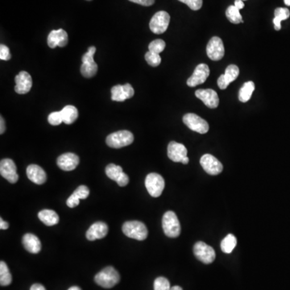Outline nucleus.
<instances>
[{
  "label": "nucleus",
  "mask_w": 290,
  "mask_h": 290,
  "mask_svg": "<svg viewBox=\"0 0 290 290\" xmlns=\"http://www.w3.org/2000/svg\"><path fill=\"white\" fill-rule=\"evenodd\" d=\"M275 20L281 22L282 21H286L290 17V12L287 8H283V7H278L275 10Z\"/></svg>",
  "instance_id": "c9c22d12"
},
{
  "label": "nucleus",
  "mask_w": 290,
  "mask_h": 290,
  "mask_svg": "<svg viewBox=\"0 0 290 290\" xmlns=\"http://www.w3.org/2000/svg\"><path fill=\"white\" fill-rule=\"evenodd\" d=\"M170 22V16L165 11L157 12L152 16L149 24V27L155 34H162L168 28Z\"/></svg>",
  "instance_id": "0eeeda50"
},
{
  "label": "nucleus",
  "mask_w": 290,
  "mask_h": 290,
  "mask_svg": "<svg viewBox=\"0 0 290 290\" xmlns=\"http://www.w3.org/2000/svg\"><path fill=\"white\" fill-rule=\"evenodd\" d=\"M0 173L10 183H16L19 179L16 164L11 159H3L0 162Z\"/></svg>",
  "instance_id": "f8f14e48"
},
{
  "label": "nucleus",
  "mask_w": 290,
  "mask_h": 290,
  "mask_svg": "<svg viewBox=\"0 0 290 290\" xmlns=\"http://www.w3.org/2000/svg\"><path fill=\"white\" fill-rule=\"evenodd\" d=\"M95 281L102 288L111 289L120 282L121 276L115 267L108 266L96 275Z\"/></svg>",
  "instance_id": "f257e3e1"
},
{
  "label": "nucleus",
  "mask_w": 290,
  "mask_h": 290,
  "mask_svg": "<svg viewBox=\"0 0 290 290\" xmlns=\"http://www.w3.org/2000/svg\"><path fill=\"white\" fill-rule=\"evenodd\" d=\"M178 1L187 5L193 11L199 10L202 7V2H203L202 0H178Z\"/></svg>",
  "instance_id": "e433bc0d"
},
{
  "label": "nucleus",
  "mask_w": 290,
  "mask_h": 290,
  "mask_svg": "<svg viewBox=\"0 0 290 290\" xmlns=\"http://www.w3.org/2000/svg\"><path fill=\"white\" fill-rule=\"evenodd\" d=\"M235 6H236V8L241 10L244 7V3L242 2V0H236L235 1Z\"/></svg>",
  "instance_id": "c03bdc74"
},
{
  "label": "nucleus",
  "mask_w": 290,
  "mask_h": 290,
  "mask_svg": "<svg viewBox=\"0 0 290 290\" xmlns=\"http://www.w3.org/2000/svg\"><path fill=\"white\" fill-rule=\"evenodd\" d=\"M27 176L30 181L37 185H42L47 180V175L45 170L37 165H30L27 167Z\"/></svg>",
  "instance_id": "412c9836"
},
{
  "label": "nucleus",
  "mask_w": 290,
  "mask_h": 290,
  "mask_svg": "<svg viewBox=\"0 0 290 290\" xmlns=\"http://www.w3.org/2000/svg\"><path fill=\"white\" fill-rule=\"evenodd\" d=\"M107 233V225L103 222H97L91 225L88 231H86V236L88 241H94L104 238Z\"/></svg>",
  "instance_id": "a211bd4d"
},
{
  "label": "nucleus",
  "mask_w": 290,
  "mask_h": 290,
  "mask_svg": "<svg viewBox=\"0 0 290 290\" xmlns=\"http://www.w3.org/2000/svg\"><path fill=\"white\" fill-rule=\"evenodd\" d=\"M203 169L210 175H218L222 172L223 166L216 157L211 154H205L200 159Z\"/></svg>",
  "instance_id": "9b49d317"
},
{
  "label": "nucleus",
  "mask_w": 290,
  "mask_h": 290,
  "mask_svg": "<svg viewBox=\"0 0 290 290\" xmlns=\"http://www.w3.org/2000/svg\"><path fill=\"white\" fill-rule=\"evenodd\" d=\"M182 290V288H181V287H180V286H173V287H172V288H171V290Z\"/></svg>",
  "instance_id": "de8ad7c7"
},
{
  "label": "nucleus",
  "mask_w": 290,
  "mask_h": 290,
  "mask_svg": "<svg viewBox=\"0 0 290 290\" xmlns=\"http://www.w3.org/2000/svg\"><path fill=\"white\" fill-rule=\"evenodd\" d=\"M189 161H190V160H189V157H186L183 160H182V161H181V163L184 164V165H187V164L189 163Z\"/></svg>",
  "instance_id": "49530a36"
},
{
  "label": "nucleus",
  "mask_w": 290,
  "mask_h": 290,
  "mask_svg": "<svg viewBox=\"0 0 290 290\" xmlns=\"http://www.w3.org/2000/svg\"><path fill=\"white\" fill-rule=\"evenodd\" d=\"M96 48L91 46L88 51L82 56V65L81 66V72L83 77H92L97 73V65L94 60V55L96 53Z\"/></svg>",
  "instance_id": "423d86ee"
},
{
  "label": "nucleus",
  "mask_w": 290,
  "mask_h": 290,
  "mask_svg": "<svg viewBox=\"0 0 290 290\" xmlns=\"http://www.w3.org/2000/svg\"><path fill=\"white\" fill-rule=\"evenodd\" d=\"M62 118H63V122L66 124H72L74 122L78 117V111L76 107L72 105H68L64 107L61 111Z\"/></svg>",
  "instance_id": "393cba45"
},
{
  "label": "nucleus",
  "mask_w": 290,
  "mask_h": 290,
  "mask_svg": "<svg viewBox=\"0 0 290 290\" xmlns=\"http://www.w3.org/2000/svg\"><path fill=\"white\" fill-rule=\"evenodd\" d=\"M206 53L212 61H219L224 57V46L221 38L214 36L210 40L206 46Z\"/></svg>",
  "instance_id": "9d476101"
},
{
  "label": "nucleus",
  "mask_w": 290,
  "mask_h": 290,
  "mask_svg": "<svg viewBox=\"0 0 290 290\" xmlns=\"http://www.w3.org/2000/svg\"><path fill=\"white\" fill-rule=\"evenodd\" d=\"M48 121L50 124L53 126L61 124V122H63V118H62L61 111H54L50 113L48 117Z\"/></svg>",
  "instance_id": "f704fd0d"
},
{
  "label": "nucleus",
  "mask_w": 290,
  "mask_h": 290,
  "mask_svg": "<svg viewBox=\"0 0 290 290\" xmlns=\"http://www.w3.org/2000/svg\"><path fill=\"white\" fill-rule=\"evenodd\" d=\"M89 194H90V191L87 186H78L71 197L67 199L66 204L71 208H74L79 204L80 199H86L88 197Z\"/></svg>",
  "instance_id": "4be33fe9"
},
{
  "label": "nucleus",
  "mask_w": 290,
  "mask_h": 290,
  "mask_svg": "<svg viewBox=\"0 0 290 290\" xmlns=\"http://www.w3.org/2000/svg\"><path fill=\"white\" fill-rule=\"evenodd\" d=\"M169 281L166 277H157L154 281V290H170Z\"/></svg>",
  "instance_id": "72a5a7b5"
},
{
  "label": "nucleus",
  "mask_w": 290,
  "mask_h": 290,
  "mask_svg": "<svg viewBox=\"0 0 290 290\" xmlns=\"http://www.w3.org/2000/svg\"><path fill=\"white\" fill-rule=\"evenodd\" d=\"M0 59L2 61H8L11 59L9 48L4 45L0 46Z\"/></svg>",
  "instance_id": "4c0bfd02"
},
{
  "label": "nucleus",
  "mask_w": 290,
  "mask_h": 290,
  "mask_svg": "<svg viewBox=\"0 0 290 290\" xmlns=\"http://www.w3.org/2000/svg\"><path fill=\"white\" fill-rule=\"evenodd\" d=\"M15 81H16L15 91L19 95H25L28 93L30 90L32 89V77L26 71H21L19 72V74L16 76Z\"/></svg>",
  "instance_id": "dca6fc26"
},
{
  "label": "nucleus",
  "mask_w": 290,
  "mask_h": 290,
  "mask_svg": "<svg viewBox=\"0 0 290 290\" xmlns=\"http://www.w3.org/2000/svg\"><path fill=\"white\" fill-rule=\"evenodd\" d=\"M12 277L9 268L3 261L0 262V285L1 286H9L12 283Z\"/></svg>",
  "instance_id": "cd10ccee"
},
{
  "label": "nucleus",
  "mask_w": 290,
  "mask_h": 290,
  "mask_svg": "<svg viewBox=\"0 0 290 290\" xmlns=\"http://www.w3.org/2000/svg\"><path fill=\"white\" fill-rule=\"evenodd\" d=\"M0 134H3V132H5V129H6V127H5V121L2 118V116H1V118H0Z\"/></svg>",
  "instance_id": "a18cd8bd"
},
{
  "label": "nucleus",
  "mask_w": 290,
  "mask_h": 290,
  "mask_svg": "<svg viewBox=\"0 0 290 290\" xmlns=\"http://www.w3.org/2000/svg\"><path fill=\"white\" fill-rule=\"evenodd\" d=\"M106 174L110 179L117 181L120 176L122 174V169L121 166H116L115 164H110L106 167Z\"/></svg>",
  "instance_id": "c756f323"
},
{
  "label": "nucleus",
  "mask_w": 290,
  "mask_h": 290,
  "mask_svg": "<svg viewBox=\"0 0 290 290\" xmlns=\"http://www.w3.org/2000/svg\"><path fill=\"white\" fill-rule=\"evenodd\" d=\"M242 1H243V0H242Z\"/></svg>",
  "instance_id": "3c124183"
},
{
  "label": "nucleus",
  "mask_w": 290,
  "mask_h": 290,
  "mask_svg": "<svg viewBox=\"0 0 290 290\" xmlns=\"http://www.w3.org/2000/svg\"><path fill=\"white\" fill-rule=\"evenodd\" d=\"M39 219L43 222L44 224L48 227H52L59 222V216L54 211L52 210H43L38 213Z\"/></svg>",
  "instance_id": "b1692460"
},
{
  "label": "nucleus",
  "mask_w": 290,
  "mask_h": 290,
  "mask_svg": "<svg viewBox=\"0 0 290 290\" xmlns=\"http://www.w3.org/2000/svg\"><path fill=\"white\" fill-rule=\"evenodd\" d=\"M8 227H9L8 222H5L4 220L1 218H0V228H1V230H7Z\"/></svg>",
  "instance_id": "79ce46f5"
},
{
  "label": "nucleus",
  "mask_w": 290,
  "mask_h": 290,
  "mask_svg": "<svg viewBox=\"0 0 290 290\" xmlns=\"http://www.w3.org/2000/svg\"><path fill=\"white\" fill-rule=\"evenodd\" d=\"M24 247L30 253L37 254L41 252V242L37 236L33 234H25L22 240Z\"/></svg>",
  "instance_id": "5701e85b"
},
{
  "label": "nucleus",
  "mask_w": 290,
  "mask_h": 290,
  "mask_svg": "<svg viewBox=\"0 0 290 290\" xmlns=\"http://www.w3.org/2000/svg\"><path fill=\"white\" fill-rule=\"evenodd\" d=\"M30 290H46V288L44 287L41 284H34L31 286Z\"/></svg>",
  "instance_id": "37998d69"
},
{
  "label": "nucleus",
  "mask_w": 290,
  "mask_h": 290,
  "mask_svg": "<svg viewBox=\"0 0 290 290\" xmlns=\"http://www.w3.org/2000/svg\"><path fill=\"white\" fill-rule=\"evenodd\" d=\"M125 236L137 241H145L147 237V229L145 223L140 221H127L122 227Z\"/></svg>",
  "instance_id": "f03ea898"
},
{
  "label": "nucleus",
  "mask_w": 290,
  "mask_h": 290,
  "mask_svg": "<svg viewBox=\"0 0 290 290\" xmlns=\"http://www.w3.org/2000/svg\"><path fill=\"white\" fill-rule=\"evenodd\" d=\"M218 86L219 87L221 90H225L227 88V86H229V84L227 83V81L225 79L224 74H222L218 77Z\"/></svg>",
  "instance_id": "ea45409f"
},
{
  "label": "nucleus",
  "mask_w": 290,
  "mask_h": 290,
  "mask_svg": "<svg viewBox=\"0 0 290 290\" xmlns=\"http://www.w3.org/2000/svg\"><path fill=\"white\" fill-rule=\"evenodd\" d=\"M237 244L236 236L229 234L221 242V249L224 253L229 254L232 252Z\"/></svg>",
  "instance_id": "bb28decb"
},
{
  "label": "nucleus",
  "mask_w": 290,
  "mask_h": 290,
  "mask_svg": "<svg viewBox=\"0 0 290 290\" xmlns=\"http://www.w3.org/2000/svg\"><path fill=\"white\" fill-rule=\"evenodd\" d=\"M168 157L173 162H181L187 157V149L182 144L171 141L168 145Z\"/></svg>",
  "instance_id": "6ab92c4d"
},
{
  "label": "nucleus",
  "mask_w": 290,
  "mask_h": 290,
  "mask_svg": "<svg viewBox=\"0 0 290 290\" xmlns=\"http://www.w3.org/2000/svg\"><path fill=\"white\" fill-rule=\"evenodd\" d=\"M68 290H82L79 287H77V286H72V287H71V288L69 289Z\"/></svg>",
  "instance_id": "09e8293b"
},
{
  "label": "nucleus",
  "mask_w": 290,
  "mask_h": 290,
  "mask_svg": "<svg viewBox=\"0 0 290 290\" xmlns=\"http://www.w3.org/2000/svg\"><path fill=\"white\" fill-rule=\"evenodd\" d=\"M135 91L129 83L125 85H117L111 88V99L116 102H123L126 99L133 97Z\"/></svg>",
  "instance_id": "ddd939ff"
},
{
  "label": "nucleus",
  "mask_w": 290,
  "mask_h": 290,
  "mask_svg": "<svg viewBox=\"0 0 290 290\" xmlns=\"http://www.w3.org/2000/svg\"><path fill=\"white\" fill-rule=\"evenodd\" d=\"M68 44V34L63 29L52 30L48 36V45L51 48L57 46L65 47Z\"/></svg>",
  "instance_id": "aec40b11"
},
{
  "label": "nucleus",
  "mask_w": 290,
  "mask_h": 290,
  "mask_svg": "<svg viewBox=\"0 0 290 290\" xmlns=\"http://www.w3.org/2000/svg\"><path fill=\"white\" fill-rule=\"evenodd\" d=\"M58 167L64 171H72L77 168L79 164V157L74 153H65L60 156L57 160Z\"/></svg>",
  "instance_id": "f3484780"
},
{
  "label": "nucleus",
  "mask_w": 290,
  "mask_h": 290,
  "mask_svg": "<svg viewBox=\"0 0 290 290\" xmlns=\"http://www.w3.org/2000/svg\"><path fill=\"white\" fill-rule=\"evenodd\" d=\"M116 182H117L119 186L123 187V186H127L128 182H129V177L125 172H122V174L120 176Z\"/></svg>",
  "instance_id": "58836bf2"
},
{
  "label": "nucleus",
  "mask_w": 290,
  "mask_h": 290,
  "mask_svg": "<svg viewBox=\"0 0 290 290\" xmlns=\"http://www.w3.org/2000/svg\"><path fill=\"white\" fill-rule=\"evenodd\" d=\"M129 1L135 2V3H137V4L145 6V7L152 6L155 2V0H129Z\"/></svg>",
  "instance_id": "a19ab883"
},
{
  "label": "nucleus",
  "mask_w": 290,
  "mask_h": 290,
  "mask_svg": "<svg viewBox=\"0 0 290 290\" xmlns=\"http://www.w3.org/2000/svg\"><path fill=\"white\" fill-rule=\"evenodd\" d=\"M193 253L197 260H199L201 262L206 265L211 264L216 260V252L213 247L202 241L195 243Z\"/></svg>",
  "instance_id": "6e6552de"
},
{
  "label": "nucleus",
  "mask_w": 290,
  "mask_h": 290,
  "mask_svg": "<svg viewBox=\"0 0 290 290\" xmlns=\"http://www.w3.org/2000/svg\"><path fill=\"white\" fill-rule=\"evenodd\" d=\"M134 141V136L132 132L127 130H122L114 132L107 136L106 143L110 147L121 148L132 145Z\"/></svg>",
  "instance_id": "20e7f679"
},
{
  "label": "nucleus",
  "mask_w": 290,
  "mask_h": 290,
  "mask_svg": "<svg viewBox=\"0 0 290 290\" xmlns=\"http://www.w3.org/2000/svg\"><path fill=\"white\" fill-rule=\"evenodd\" d=\"M195 96L197 98L202 100L204 104L209 108L215 109L219 104V98L217 92L211 89H201L195 92Z\"/></svg>",
  "instance_id": "4468645a"
},
{
  "label": "nucleus",
  "mask_w": 290,
  "mask_h": 290,
  "mask_svg": "<svg viewBox=\"0 0 290 290\" xmlns=\"http://www.w3.org/2000/svg\"><path fill=\"white\" fill-rule=\"evenodd\" d=\"M255 91V84L252 81L245 82L239 92V100L241 102H247L252 97V94Z\"/></svg>",
  "instance_id": "a878e982"
},
{
  "label": "nucleus",
  "mask_w": 290,
  "mask_h": 290,
  "mask_svg": "<svg viewBox=\"0 0 290 290\" xmlns=\"http://www.w3.org/2000/svg\"><path fill=\"white\" fill-rule=\"evenodd\" d=\"M239 74H240V69L238 66L236 65H230L227 66V68L225 71V79L230 85V83L234 82L238 77Z\"/></svg>",
  "instance_id": "7c9ffc66"
},
{
  "label": "nucleus",
  "mask_w": 290,
  "mask_h": 290,
  "mask_svg": "<svg viewBox=\"0 0 290 290\" xmlns=\"http://www.w3.org/2000/svg\"><path fill=\"white\" fill-rule=\"evenodd\" d=\"M210 75V69L206 64H200L195 68L194 72L188 80L187 85L191 87H194L197 85L202 84L206 82Z\"/></svg>",
  "instance_id": "2eb2a0df"
},
{
  "label": "nucleus",
  "mask_w": 290,
  "mask_h": 290,
  "mask_svg": "<svg viewBox=\"0 0 290 290\" xmlns=\"http://www.w3.org/2000/svg\"><path fill=\"white\" fill-rule=\"evenodd\" d=\"M183 122L193 132L200 134H206V132H208V122L195 114H186L183 116Z\"/></svg>",
  "instance_id": "1a4fd4ad"
},
{
  "label": "nucleus",
  "mask_w": 290,
  "mask_h": 290,
  "mask_svg": "<svg viewBox=\"0 0 290 290\" xmlns=\"http://www.w3.org/2000/svg\"><path fill=\"white\" fill-rule=\"evenodd\" d=\"M166 182L163 177L158 173L152 172L145 178V186L147 192L152 197H158L163 192Z\"/></svg>",
  "instance_id": "39448f33"
},
{
  "label": "nucleus",
  "mask_w": 290,
  "mask_h": 290,
  "mask_svg": "<svg viewBox=\"0 0 290 290\" xmlns=\"http://www.w3.org/2000/svg\"><path fill=\"white\" fill-rule=\"evenodd\" d=\"M284 2L287 6H290V0H284Z\"/></svg>",
  "instance_id": "8fccbe9b"
},
{
  "label": "nucleus",
  "mask_w": 290,
  "mask_h": 290,
  "mask_svg": "<svg viewBox=\"0 0 290 290\" xmlns=\"http://www.w3.org/2000/svg\"><path fill=\"white\" fill-rule=\"evenodd\" d=\"M164 232L169 238H177L181 234V225L173 211H167L162 218Z\"/></svg>",
  "instance_id": "7ed1b4c3"
},
{
  "label": "nucleus",
  "mask_w": 290,
  "mask_h": 290,
  "mask_svg": "<svg viewBox=\"0 0 290 290\" xmlns=\"http://www.w3.org/2000/svg\"><path fill=\"white\" fill-rule=\"evenodd\" d=\"M145 60L147 61V64L152 67H157L161 62V58L160 57V54L156 53V52H148L145 54Z\"/></svg>",
  "instance_id": "473e14b6"
},
{
  "label": "nucleus",
  "mask_w": 290,
  "mask_h": 290,
  "mask_svg": "<svg viewBox=\"0 0 290 290\" xmlns=\"http://www.w3.org/2000/svg\"><path fill=\"white\" fill-rule=\"evenodd\" d=\"M166 42L163 40L157 39L155 41H152L148 46V49L151 52H156L160 54L161 52H163L164 49L166 48Z\"/></svg>",
  "instance_id": "2f4dec72"
},
{
  "label": "nucleus",
  "mask_w": 290,
  "mask_h": 290,
  "mask_svg": "<svg viewBox=\"0 0 290 290\" xmlns=\"http://www.w3.org/2000/svg\"><path fill=\"white\" fill-rule=\"evenodd\" d=\"M226 16L231 23L235 24H238L243 22L240 10L236 8L235 5H231L230 7H227V11H226Z\"/></svg>",
  "instance_id": "c85d7f7f"
}]
</instances>
